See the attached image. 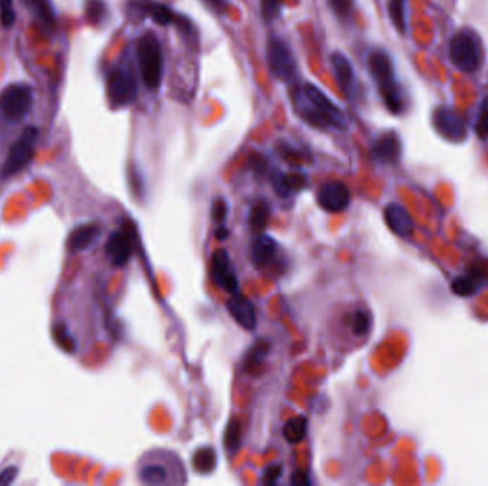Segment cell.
<instances>
[{
  "label": "cell",
  "mask_w": 488,
  "mask_h": 486,
  "mask_svg": "<svg viewBox=\"0 0 488 486\" xmlns=\"http://www.w3.org/2000/svg\"><path fill=\"white\" fill-rule=\"evenodd\" d=\"M373 327V315L358 302H337L325 321V333L337 350L351 348L365 340Z\"/></svg>",
  "instance_id": "1"
},
{
  "label": "cell",
  "mask_w": 488,
  "mask_h": 486,
  "mask_svg": "<svg viewBox=\"0 0 488 486\" xmlns=\"http://www.w3.org/2000/svg\"><path fill=\"white\" fill-rule=\"evenodd\" d=\"M136 475L140 483L149 486H175L187 482V472L182 458L163 448L147 451L137 462Z\"/></svg>",
  "instance_id": "2"
},
{
  "label": "cell",
  "mask_w": 488,
  "mask_h": 486,
  "mask_svg": "<svg viewBox=\"0 0 488 486\" xmlns=\"http://www.w3.org/2000/svg\"><path fill=\"white\" fill-rule=\"evenodd\" d=\"M297 105L304 119L315 126H330L343 129L346 117L333 101L313 84H304L299 94Z\"/></svg>",
  "instance_id": "3"
},
{
  "label": "cell",
  "mask_w": 488,
  "mask_h": 486,
  "mask_svg": "<svg viewBox=\"0 0 488 486\" xmlns=\"http://www.w3.org/2000/svg\"><path fill=\"white\" fill-rule=\"evenodd\" d=\"M368 68L389 110L393 113H400L403 104L399 87L394 82V70L390 56L384 50H374L368 58Z\"/></svg>",
  "instance_id": "4"
},
{
  "label": "cell",
  "mask_w": 488,
  "mask_h": 486,
  "mask_svg": "<svg viewBox=\"0 0 488 486\" xmlns=\"http://www.w3.org/2000/svg\"><path fill=\"white\" fill-rule=\"evenodd\" d=\"M137 59L143 83L150 90H156L163 79V53L158 39L147 33L137 43Z\"/></svg>",
  "instance_id": "5"
},
{
  "label": "cell",
  "mask_w": 488,
  "mask_h": 486,
  "mask_svg": "<svg viewBox=\"0 0 488 486\" xmlns=\"http://www.w3.org/2000/svg\"><path fill=\"white\" fill-rule=\"evenodd\" d=\"M450 59L453 65L464 73L477 72L482 60L477 34L468 29L454 34L450 41Z\"/></svg>",
  "instance_id": "6"
},
{
  "label": "cell",
  "mask_w": 488,
  "mask_h": 486,
  "mask_svg": "<svg viewBox=\"0 0 488 486\" xmlns=\"http://www.w3.org/2000/svg\"><path fill=\"white\" fill-rule=\"evenodd\" d=\"M130 5L133 6V11L136 13H139L143 18H150L160 26L175 25L186 36H192L193 33V26L190 20L176 13L166 5L154 2V0H132Z\"/></svg>",
  "instance_id": "7"
},
{
  "label": "cell",
  "mask_w": 488,
  "mask_h": 486,
  "mask_svg": "<svg viewBox=\"0 0 488 486\" xmlns=\"http://www.w3.org/2000/svg\"><path fill=\"white\" fill-rule=\"evenodd\" d=\"M36 139L37 130L33 127L27 129L23 133V136L11 147L8 157L2 166V170H0V177L9 179L27 167L35 154Z\"/></svg>",
  "instance_id": "8"
},
{
  "label": "cell",
  "mask_w": 488,
  "mask_h": 486,
  "mask_svg": "<svg viewBox=\"0 0 488 486\" xmlns=\"http://www.w3.org/2000/svg\"><path fill=\"white\" fill-rule=\"evenodd\" d=\"M32 90L23 84H11L0 93V113L11 122L23 120L32 109Z\"/></svg>",
  "instance_id": "9"
},
{
  "label": "cell",
  "mask_w": 488,
  "mask_h": 486,
  "mask_svg": "<svg viewBox=\"0 0 488 486\" xmlns=\"http://www.w3.org/2000/svg\"><path fill=\"white\" fill-rule=\"evenodd\" d=\"M267 65L270 72L283 82H292L297 75V63L292 50L282 39L270 40L267 46Z\"/></svg>",
  "instance_id": "10"
},
{
  "label": "cell",
  "mask_w": 488,
  "mask_h": 486,
  "mask_svg": "<svg viewBox=\"0 0 488 486\" xmlns=\"http://www.w3.org/2000/svg\"><path fill=\"white\" fill-rule=\"evenodd\" d=\"M137 83L132 70L116 68L107 77V97L115 105H126L136 98Z\"/></svg>",
  "instance_id": "11"
},
{
  "label": "cell",
  "mask_w": 488,
  "mask_h": 486,
  "mask_svg": "<svg viewBox=\"0 0 488 486\" xmlns=\"http://www.w3.org/2000/svg\"><path fill=\"white\" fill-rule=\"evenodd\" d=\"M210 268L211 280L217 287L222 288L227 294L237 293L239 283L227 250L219 248L213 252Z\"/></svg>",
  "instance_id": "12"
},
{
  "label": "cell",
  "mask_w": 488,
  "mask_h": 486,
  "mask_svg": "<svg viewBox=\"0 0 488 486\" xmlns=\"http://www.w3.org/2000/svg\"><path fill=\"white\" fill-rule=\"evenodd\" d=\"M318 205L327 212H342L350 205L349 187L337 180H332L320 186L317 191Z\"/></svg>",
  "instance_id": "13"
},
{
  "label": "cell",
  "mask_w": 488,
  "mask_h": 486,
  "mask_svg": "<svg viewBox=\"0 0 488 486\" xmlns=\"http://www.w3.org/2000/svg\"><path fill=\"white\" fill-rule=\"evenodd\" d=\"M227 309L232 318L246 331H253L257 326V316L254 304L243 294H230L227 300Z\"/></svg>",
  "instance_id": "14"
},
{
  "label": "cell",
  "mask_w": 488,
  "mask_h": 486,
  "mask_svg": "<svg viewBox=\"0 0 488 486\" xmlns=\"http://www.w3.org/2000/svg\"><path fill=\"white\" fill-rule=\"evenodd\" d=\"M432 120H434V126H436L440 134L449 140L461 141L467 136V130H465V124L463 119L450 109H444V107H442V109H439L436 113H434Z\"/></svg>",
  "instance_id": "15"
},
{
  "label": "cell",
  "mask_w": 488,
  "mask_h": 486,
  "mask_svg": "<svg viewBox=\"0 0 488 486\" xmlns=\"http://www.w3.org/2000/svg\"><path fill=\"white\" fill-rule=\"evenodd\" d=\"M279 252L277 241L267 234H257L250 245V260L254 267L265 268L273 262Z\"/></svg>",
  "instance_id": "16"
},
{
  "label": "cell",
  "mask_w": 488,
  "mask_h": 486,
  "mask_svg": "<svg viewBox=\"0 0 488 486\" xmlns=\"http://www.w3.org/2000/svg\"><path fill=\"white\" fill-rule=\"evenodd\" d=\"M106 255L115 267H123L132 255V244L123 231H113L106 241Z\"/></svg>",
  "instance_id": "17"
},
{
  "label": "cell",
  "mask_w": 488,
  "mask_h": 486,
  "mask_svg": "<svg viewBox=\"0 0 488 486\" xmlns=\"http://www.w3.org/2000/svg\"><path fill=\"white\" fill-rule=\"evenodd\" d=\"M384 219L393 233H396L400 237H408L411 236L414 230V222L413 217L408 214V211L396 203H392L384 210Z\"/></svg>",
  "instance_id": "18"
},
{
  "label": "cell",
  "mask_w": 488,
  "mask_h": 486,
  "mask_svg": "<svg viewBox=\"0 0 488 486\" xmlns=\"http://www.w3.org/2000/svg\"><path fill=\"white\" fill-rule=\"evenodd\" d=\"M100 233H101V227L94 223L76 227L68 238V251L70 254H77L87 250L96 243Z\"/></svg>",
  "instance_id": "19"
},
{
  "label": "cell",
  "mask_w": 488,
  "mask_h": 486,
  "mask_svg": "<svg viewBox=\"0 0 488 486\" xmlns=\"http://www.w3.org/2000/svg\"><path fill=\"white\" fill-rule=\"evenodd\" d=\"M373 154L378 160L393 163L400 155V141L397 136L394 133H386L380 136L373 146Z\"/></svg>",
  "instance_id": "20"
},
{
  "label": "cell",
  "mask_w": 488,
  "mask_h": 486,
  "mask_svg": "<svg viewBox=\"0 0 488 486\" xmlns=\"http://www.w3.org/2000/svg\"><path fill=\"white\" fill-rule=\"evenodd\" d=\"M332 65H333L334 76L337 79L340 89L346 94H349L351 90V86L354 83V72H353V66H351L350 60L343 55V53L336 51V53H333V56H332Z\"/></svg>",
  "instance_id": "21"
},
{
  "label": "cell",
  "mask_w": 488,
  "mask_h": 486,
  "mask_svg": "<svg viewBox=\"0 0 488 486\" xmlns=\"http://www.w3.org/2000/svg\"><path fill=\"white\" fill-rule=\"evenodd\" d=\"M276 193L282 197H287L293 190H300L304 186V177L301 174H283L280 170H275L270 176Z\"/></svg>",
  "instance_id": "22"
},
{
  "label": "cell",
  "mask_w": 488,
  "mask_h": 486,
  "mask_svg": "<svg viewBox=\"0 0 488 486\" xmlns=\"http://www.w3.org/2000/svg\"><path fill=\"white\" fill-rule=\"evenodd\" d=\"M308 421L303 415H297L289 419L283 428V437L289 444H300L307 435Z\"/></svg>",
  "instance_id": "23"
},
{
  "label": "cell",
  "mask_w": 488,
  "mask_h": 486,
  "mask_svg": "<svg viewBox=\"0 0 488 486\" xmlns=\"http://www.w3.org/2000/svg\"><path fill=\"white\" fill-rule=\"evenodd\" d=\"M270 214H271V211H270L267 201H264V200L256 201L250 210V214H249V223H250L251 230L256 233L263 231L268 223Z\"/></svg>",
  "instance_id": "24"
},
{
  "label": "cell",
  "mask_w": 488,
  "mask_h": 486,
  "mask_svg": "<svg viewBox=\"0 0 488 486\" xmlns=\"http://www.w3.org/2000/svg\"><path fill=\"white\" fill-rule=\"evenodd\" d=\"M217 463L215 451L210 447H203L197 449L193 455V468L196 472L200 473H208L213 472Z\"/></svg>",
  "instance_id": "25"
},
{
  "label": "cell",
  "mask_w": 488,
  "mask_h": 486,
  "mask_svg": "<svg viewBox=\"0 0 488 486\" xmlns=\"http://www.w3.org/2000/svg\"><path fill=\"white\" fill-rule=\"evenodd\" d=\"M53 340L58 344L59 348H62L65 352H75L76 350V341L73 340V335L70 334L68 326L65 324H54L53 327Z\"/></svg>",
  "instance_id": "26"
},
{
  "label": "cell",
  "mask_w": 488,
  "mask_h": 486,
  "mask_svg": "<svg viewBox=\"0 0 488 486\" xmlns=\"http://www.w3.org/2000/svg\"><path fill=\"white\" fill-rule=\"evenodd\" d=\"M406 0H390L389 2V13H390V19L394 25V27L400 32L404 33L406 32Z\"/></svg>",
  "instance_id": "27"
},
{
  "label": "cell",
  "mask_w": 488,
  "mask_h": 486,
  "mask_svg": "<svg viewBox=\"0 0 488 486\" xmlns=\"http://www.w3.org/2000/svg\"><path fill=\"white\" fill-rule=\"evenodd\" d=\"M283 0H260L261 18L265 22H273L280 16Z\"/></svg>",
  "instance_id": "28"
},
{
  "label": "cell",
  "mask_w": 488,
  "mask_h": 486,
  "mask_svg": "<svg viewBox=\"0 0 488 486\" xmlns=\"http://www.w3.org/2000/svg\"><path fill=\"white\" fill-rule=\"evenodd\" d=\"M451 290L454 294L460 295V297H468L473 295L477 291V283L474 279L471 277H458L453 281L451 284Z\"/></svg>",
  "instance_id": "29"
},
{
  "label": "cell",
  "mask_w": 488,
  "mask_h": 486,
  "mask_svg": "<svg viewBox=\"0 0 488 486\" xmlns=\"http://www.w3.org/2000/svg\"><path fill=\"white\" fill-rule=\"evenodd\" d=\"M106 13H107V8L103 0H87L86 15L92 23L94 25L100 23L104 19Z\"/></svg>",
  "instance_id": "30"
},
{
  "label": "cell",
  "mask_w": 488,
  "mask_h": 486,
  "mask_svg": "<svg viewBox=\"0 0 488 486\" xmlns=\"http://www.w3.org/2000/svg\"><path fill=\"white\" fill-rule=\"evenodd\" d=\"M16 13L13 8V0H0V22L5 27L13 26Z\"/></svg>",
  "instance_id": "31"
},
{
  "label": "cell",
  "mask_w": 488,
  "mask_h": 486,
  "mask_svg": "<svg viewBox=\"0 0 488 486\" xmlns=\"http://www.w3.org/2000/svg\"><path fill=\"white\" fill-rule=\"evenodd\" d=\"M240 425L237 421H233L230 422L227 430H226V447L227 449L232 452V451H237V448L240 447Z\"/></svg>",
  "instance_id": "32"
},
{
  "label": "cell",
  "mask_w": 488,
  "mask_h": 486,
  "mask_svg": "<svg viewBox=\"0 0 488 486\" xmlns=\"http://www.w3.org/2000/svg\"><path fill=\"white\" fill-rule=\"evenodd\" d=\"M226 214H227V204H226V200H225V198H217V200L213 203V207H211L213 220H214L215 223H220L219 226H223L225 219H226Z\"/></svg>",
  "instance_id": "33"
},
{
  "label": "cell",
  "mask_w": 488,
  "mask_h": 486,
  "mask_svg": "<svg viewBox=\"0 0 488 486\" xmlns=\"http://www.w3.org/2000/svg\"><path fill=\"white\" fill-rule=\"evenodd\" d=\"M475 132L480 137L485 139L488 137V98L482 105V110L480 113V117L475 123Z\"/></svg>",
  "instance_id": "34"
},
{
  "label": "cell",
  "mask_w": 488,
  "mask_h": 486,
  "mask_svg": "<svg viewBox=\"0 0 488 486\" xmlns=\"http://www.w3.org/2000/svg\"><path fill=\"white\" fill-rule=\"evenodd\" d=\"M329 4L339 18H347L351 13V0H329Z\"/></svg>",
  "instance_id": "35"
},
{
  "label": "cell",
  "mask_w": 488,
  "mask_h": 486,
  "mask_svg": "<svg viewBox=\"0 0 488 486\" xmlns=\"http://www.w3.org/2000/svg\"><path fill=\"white\" fill-rule=\"evenodd\" d=\"M282 472H283L282 465H271L264 471L263 480L267 483H276L277 479L282 476Z\"/></svg>",
  "instance_id": "36"
},
{
  "label": "cell",
  "mask_w": 488,
  "mask_h": 486,
  "mask_svg": "<svg viewBox=\"0 0 488 486\" xmlns=\"http://www.w3.org/2000/svg\"><path fill=\"white\" fill-rule=\"evenodd\" d=\"M18 468L9 466L0 472V485H11L18 478Z\"/></svg>",
  "instance_id": "37"
},
{
  "label": "cell",
  "mask_w": 488,
  "mask_h": 486,
  "mask_svg": "<svg viewBox=\"0 0 488 486\" xmlns=\"http://www.w3.org/2000/svg\"><path fill=\"white\" fill-rule=\"evenodd\" d=\"M292 483L300 486V485H308L310 480H308V478H307V475H306L304 472L296 471V472L292 475Z\"/></svg>",
  "instance_id": "38"
},
{
  "label": "cell",
  "mask_w": 488,
  "mask_h": 486,
  "mask_svg": "<svg viewBox=\"0 0 488 486\" xmlns=\"http://www.w3.org/2000/svg\"><path fill=\"white\" fill-rule=\"evenodd\" d=\"M207 2L211 5L213 9L215 11H223L225 6L227 5V0H207Z\"/></svg>",
  "instance_id": "39"
}]
</instances>
